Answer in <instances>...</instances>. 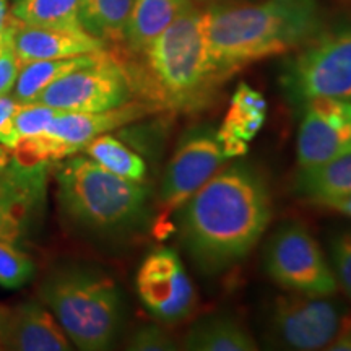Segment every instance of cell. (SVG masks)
Masks as SVG:
<instances>
[{
    "instance_id": "cell-31",
    "label": "cell",
    "mask_w": 351,
    "mask_h": 351,
    "mask_svg": "<svg viewBox=\"0 0 351 351\" xmlns=\"http://www.w3.org/2000/svg\"><path fill=\"white\" fill-rule=\"evenodd\" d=\"M314 204L322 205V207L330 208V210H333V212H339V213L346 215V217L351 218V194L326 197V199L314 200Z\"/></svg>"
},
{
    "instance_id": "cell-13",
    "label": "cell",
    "mask_w": 351,
    "mask_h": 351,
    "mask_svg": "<svg viewBox=\"0 0 351 351\" xmlns=\"http://www.w3.org/2000/svg\"><path fill=\"white\" fill-rule=\"evenodd\" d=\"M298 132V165L311 168L351 152L350 101L315 98L304 104Z\"/></svg>"
},
{
    "instance_id": "cell-19",
    "label": "cell",
    "mask_w": 351,
    "mask_h": 351,
    "mask_svg": "<svg viewBox=\"0 0 351 351\" xmlns=\"http://www.w3.org/2000/svg\"><path fill=\"white\" fill-rule=\"evenodd\" d=\"M182 348L191 351H256L257 341L239 319L210 314L197 320L184 337Z\"/></svg>"
},
{
    "instance_id": "cell-14",
    "label": "cell",
    "mask_w": 351,
    "mask_h": 351,
    "mask_svg": "<svg viewBox=\"0 0 351 351\" xmlns=\"http://www.w3.org/2000/svg\"><path fill=\"white\" fill-rule=\"evenodd\" d=\"M47 165L25 166L10 158L0 166V241L16 244L44 205Z\"/></svg>"
},
{
    "instance_id": "cell-34",
    "label": "cell",
    "mask_w": 351,
    "mask_h": 351,
    "mask_svg": "<svg viewBox=\"0 0 351 351\" xmlns=\"http://www.w3.org/2000/svg\"><path fill=\"white\" fill-rule=\"evenodd\" d=\"M10 158H12L10 150H8V148H2V147H0V166L7 165L8 161H10Z\"/></svg>"
},
{
    "instance_id": "cell-22",
    "label": "cell",
    "mask_w": 351,
    "mask_h": 351,
    "mask_svg": "<svg viewBox=\"0 0 351 351\" xmlns=\"http://www.w3.org/2000/svg\"><path fill=\"white\" fill-rule=\"evenodd\" d=\"M296 187L313 202L351 194V152L327 163L300 168Z\"/></svg>"
},
{
    "instance_id": "cell-5",
    "label": "cell",
    "mask_w": 351,
    "mask_h": 351,
    "mask_svg": "<svg viewBox=\"0 0 351 351\" xmlns=\"http://www.w3.org/2000/svg\"><path fill=\"white\" fill-rule=\"evenodd\" d=\"M41 300L78 348L111 346L122 306L119 289L109 276L85 269L60 270L44 282Z\"/></svg>"
},
{
    "instance_id": "cell-29",
    "label": "cell",
    "mask_w": 351,
    "mask_h": 351,
    "mask_svg": "<svg viewBox=\"0 0 351 351\" xmlns=\"http://www.w3.org/2000/svg\"><path fill=\"white\" fill-rule=\"evenodd\" d=\"M20 69V62L8 41L7 33L2 32L0 33V96L12 93Z\"/></svg>"
},
{
    "instance_id": "cell-20",
    "label": "cell",
    "mask_w": 351,
    "mask_h": 351,
    "mask_svg": "<svg viewBox=\"0 0 351 351\" xmlns=\"http://www.w3.org/2000/svg\"><path fill=\"white\" fill-rule=\"evenodd\" d=\"M106 51V49H104ZM104 51L90 52V54L65 57V59H47L29 62L20 69L15 85L12 90V98L16 103H34L39 95L46 90L51 83L59 80L60 77L67 75L72 70L86 67L96 62Z\"/></svg>"
},
{
    "instance_id": "cell-27",
    "label": "cell",
    "mask_w": 351,
    "mask_h": 351,
    "mask_svg": "<svg viewBox=\"0 0 351 351\" xmlns=\"http://www.w3.org/2000/svg\"><path fill=\"white\" fill-rule=\"evenodd\" d=\"M332 262L337 283L351 300V230L340 232L332 241Z\"/></svg>"
},
{
    "instance_id": "cell-11",
    "label": "cell",
    "mask_w": 351,
    "mask_h": 351,
    "mask_svg": "<svg viewBox=\"0 0 351 351\" xmlns=\"http://www.w3.org/2000/svg\"><path fill=\"white\" fill-rule=\"evenodd\" d=\"M230 156L219 142L217 130L195 129L179 142L161 184V204L179 210L199 189L218 173Z\"/></svg>"
},
{
    "instance_id": "cell-3",
    "label": "cell",
    "mask_w": 351,
    "mask_h": 351,
    "mask_svg": "<svg viewBox=\"0 0 351 351\" xmlns=\"http://www.w3.org/2000/svg\"><path fill=\"white\" fill-rule=\"evenodd\" d=\"M137 65H124L132 86L156 109H194L212 96L223 82L210 56L205 10L191 3L137 57Z\"/></svg>"
},
{
    "instance_id": "cell-10",
    "label": "cell",
    "mask_w": 351,
    "mask_h": 351,
    "mask_svg": "<svg viewBox=\"0 0 351 351\" xmlns=\"http://www.w3.org/2000/svg\"><path fill=\"white\" fill-rule=\"evenodd\" d=\"M134 93L124 65L104 51L96 62L51 83L36 103L62 112H99L129 103Z\"/></svg>"
},
{
    "instance_id": "cell-9",
    "label": "cell",
    "mask_w": 351,
    "mask_h": 351,
    "mask_svg": "<svg viewBox=\"0 0 351 351\" xmlns=\"http://www.w3.org/2000/svg\"><path fill=\"white\" fill-rule=\"evenodd\" d=\"M345 317L343 307L330 296L289 291L271 302L267 333L282 348L322 350L335 339Z\"/></svg>"
},
{
    "instance_id": "cell-4",
    "label": "cell",
    "mask_w": 351,
    "mask_h": 351,
    "mask_svg": "<svg viewBox=\"0 0 351 351\" xmlns=\"http://www.w3.org/2000/svg\"><path fill=\"white\" fill-rule=\"evenodd\" d=\"M64 213L88 230L109 232L134 226L145 215L148 187L104 169L88 156H73L56 174Z\"/></svg>"
},
{
    "instance_id": "cell-1",
    "label": "cell",
    "mask_w": 351,
    "mask_h": 351,
    "mask_svg": "<svg viewBox=\"0 0 351 351\" xmlns=\"http://www.w3.org/2000/svg\"><path fill=\"white\" fill-rule=\"evenodd\" d=\"M270 219L265 179L244 163L219 169L178 215L182 245L207 275L221 274L247 257Z\"/></svg>"
},
{
    "instance_id": "cell-12",
    "label": "cell",
    "mask_w": 351,
    "mask_h": 351,
    "mask_svg": "<svg viewBox=\"0 0 351 351\" xmlns=\"http://www.w3.org/2000/svg\"><path fill=\"white\" fill-rule=\"evenodd\" d=\"M138 296L150 313L165 324H178L192 314L195 289L181 257L160 247L145 257L137 274Z\"/></svg>"
},
{
    "instance_id": "cell-23",
    "label": "cell",
    "mask_w": 351,
    "mask_h": 351,
    "mask_svg": "<svg viewBox=\"0 0 351 351\" xmlns=\"http://www.w3.org/2000/svg\"><path fill=\"white\" fill-rule=\"evenodd\" d=\"M83 152L104 169L132 181H143L147 174V165L142 158L125 147L121 140L109 135V132L91 140Z\"/></svg>"
},
{
    "instance_id": "cell-7",
    "label": "cell",
    "mask_w": 351,
    "mask_h": 351,
    "mask_svg": "<svg viewBox=\"0 0 351 351\" xmlns=\"http://www.w3.org/2000/svg\"><path fill=\"white\" fill-rule=\"evenodd\" d=\"M155 109L147 101L132 99L119 108L99 112L60 111L41 135L21 138L12 150V156L25 166L56 163L82 152L99 135L142 119Z\"/></svg>"
},
{
    "instance_id": "cell-32",
    "label": "cell",
    "mask_w": 351,
    "mask_h": 351,
    "mask_svg": "<svg viewBox=\"0 0 351 351\" xmlns=\"http://www.w3.org/2000/svg\"><path fill=\"white\" fill-rule=\"evenodd\" d=\"M327 350L351 351V317H345L339 333L332 340V343L327 346Z\"/></svg>"
},
{
    "instance_id": "cell-30",
    "label": "cell",
    "mask_w": 351,
    "mask_h": 351,
    "mask_svg": "<svg viewBox=\"0 0 351 351\" xmlns=\"http://www.w3.org/2000/svg\"><path fill=\"white\" fill-rule=\"evenodd\" d=\"M15 99L10 96H0V143L8 150H13L20 142L15 125H13V114L16 111Z\"/></svg>"
},
{
    "instance_id": "cell-25",
    "label": "cell",
    "mask_w": 351,
    "mask_h": 351,
    "mask_svg": "<svg viewBox=\"0 0 351 351\" xmlns=\"http://www.w3.org/2000/svg\"><path fill=\"white\" fill-rule=\"evenodd\" d=\"M34 265L15 244L0 241V287L15 289L23 287L33 276Z\"/></svg>"
},
{
    "instance_id": "cell-8",
    "label": "cell",
    "mask_w": 351,
    "mask_h": 351,
    "mask_svg": "<svg viewBox=\"0 0 351 351\" xmlns=\"http://www.w3.org/2000/svg\"><path fill=\"white\" fill-rule=\"evenodd\" d=\"M265 270L276 285L293 293L332 296L339 288L322 249L301 223H285L265 249Z\"/></svg>"
},
{
    "instance_id": "cell-2",
    "label": "cell",
    "mask_w": 351,
    "mask_h": 351,
    "mask_svg": "<svg viewBox=\"0 0 351 351\" xmlns=\"http://www.w3.org/2000/svg\"><path fill=\"white\" fill-rule=\"evenodd\" d=\"M205 19L210 56L223 80L257 60L300 49L322 28L315 0L212 7Z\"/></svg>"
},
{
    "instance_id": "cell-16",
    "label": "cell",
    "mask_w": 351,
    "mask_h": 351,
    "mask_svg": "<svg viewBox=\"0 0 351 351\" xmlns=\"http://www.w3.org/2000/svg\"><path fill=\"white\" fill-rule=\"evenodd\" d=\"M0 348L21 351H67L70 339L44 304L23 302L0 307Z\"/></svg>"
},
{
    "instance_id": "cell-28",
    "label": "cell",
    "mask_w": 351,
    "mask_h": 351,
    "mask_svg": "<svg viewBox=\"0 0 351 351\" xmlns=\"http://www.w3.org/2000/svg\"><path fill=\"white\" fill-rule=\"evenodd\" d=\"M130 350L140 351H171L179 346L168 332L158 326H143L132 335L129 341Z\"/></svg>"
},
{
    "instance_id": "cell-33",
    "label": "cell",
    "mask_w": 351,
    "mask_h": 351,
    "mask_svg": "<svg viewBox=\"0 0 351 351\" xmlns=\"http://www.w3.org/2000/svg\"><path fill=\"white\" fill-rule=\"evenodd\" d=\"M8 19H10V7L7 0H0V33L5 32Z\"/></svg>"
},
{
    "instance_id": "cell-17",
    "label": "cell",
    "mask_w": 351,
    "mask_h": 351,
    "mask_svg": "<svg viewBox=\"0 0 351 351\" xmlns=\"http://www.w3.org/2000/svg\"><path fill=\"white\" fill-rule=\"evenodd\" d=\"M265 111L267 103L263 96L245 83H241L232 95L230 111L221 129L217 130L228 156L243 155L247 143L262 129L265 122Z\"/></svg>"
},
{
    "instance_id": "cell-15",
    "label": "cell",
    "mask_w": 351,
    "mask_h": 351,
    "mask_svg": "<svg viewBox=\"0 0 351 351\" xmlns=\"http://www.w3.org/2000/svg\"><path fill=\"white\" fill-rule=\"evenodd\" d=\"M5 33L20 67L36 60L65 59L106 49L103 41L91 36L83 28L28 25L16 20L12 13Z\"/></svg>"
},
{
    "instance_id": "cell-24",
    "label": "cell",
    "mask_w": 351,
    "mask_h": 351,
    "mask_svg": "<svg viewBox=\"0 0 351 351\" xmlns=\"http://www.w3.org/2000/svg\"><path fill=\"white\" fill-rule=\"evenodd\" d=\"M80 3L82 0H15L10 13L28 25L82 28Z\"/></svg>"
},
{
    "instance_id": "cell-26",
    "label": "cell",
    "mask_w": 351,
    "mask_h": 351,
    "mask_svg": "<svg viewBox=\"0 0 351 351\" xmlns=\"http://www.w3.org/2000/svg\"><path fill=\"white\" fill-rule=\"evenodd\" d=\"M60 111L46 106L41 103H23L16 106V111L13 114V125H15L19 138H33L41 135L49 122Z\"/></svg>"
},
{
    "instance_id": "cell-21",
    "label": "cell",
    "mask_w": 351,
    "mask_h": 351,
    "mask_svg": "<svg viewBox=\"0 0 351 351\" xmlns=\"http://www.w3.org/2000/svg\"><path fill=\"white\" fill-rule=\"evenodd\" d=\"M135 0H82L78 20L91 36L114 46H121Z\"/></svg>"
},
{
    "instance_id": "cell-6",
    "label": "cell",
    "mask_w": 351,
    "mask_h": 351,
    "mask_svg": "<svg viewBox=\"0 0 351 351\" xmlns=\"http://www.w3.org/2000/svg\"><path fill=\"white\" fill-rule=\"evenodd\" d=\"M282 86L291 103L315 98L351 103V25L320 32L285 65Z\"/></svg>"
},
{
    "instance_id": "cell-18",
    "label": "cell",
    "mask_w": 351,
    "mask_h": 351,
    "mask_svg": "<svg viewBox=\"0 0 351 351\" xmlns=\"http://www.w3.org/2000/svg\"><path fill=\"white\" fill-rule=\"evenodd\" d=\"M191 3V0H135L121 44L127 57L142 56Z\"/></svg>"
}]
</instances>
